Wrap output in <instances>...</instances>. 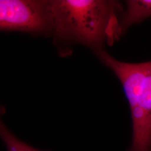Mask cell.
<instances>
[{
	"mask_svg": "<svg viewBox=\"0 0 151 151\" xmlns=\"http://www.w3.org/2000/svg\"><path fill=\"white\" fill-rule=\"evenodd\" d=\"M52 34L60 40L85 45L96 54L119 38L118 2L104 0L50 1Z\"/></svg>",
	"mask_w": 151,
	"mask_h": 151,
	"instance_id": "1",
	"label": "cell"
},
{
	"mask_svg": "<svg viewBox=\"0 0 151 151\" xmlns=\"http://www.w3.org/2000/svg\"><path fill=\"white\" fill-rule=\"evenodd\" d=\"M130 110L133 142L128 151H151V70Z\"/></svg>",
	"mask_w": 151,
	"mask_h": 151,
	"instance_id": "4",
	"label": "cell"
},
{
	"mask_svg": "<svg viewBox=\"0 0 151 151\" xmlns=\"http://www.w3.org/2000/svg\"><path fill=\"white\" fill-rule=\"evenodd\" d=\"M0 134L7 151H41L32 148L17 138L2 122L0 124Z\"/></svg>",
	"mask_w": 151,
	"mask_h": 151,
	"instance_id": "6",
	"label": "cell"
},
{
	"mask_svg": "<svg viewBox=\"0 0 151 151\" xmlns=\"http://www.w3.org/2000/svg\"><path fill=\"white\" fill-rule=\"evenodd\" d=\"M151 17V0H129L119 17V33L123 34L129 27Z\"/></svg>",
	"mask_w": 151,
	"mask_h": 151,
	"instance_id": "5",
	"label": "cell"
},
{
	"mask_svg": "<svg viewBox=\"0 0 151 151\" xmlns=\"http://www.w3.org/2000/svg\"><path fill=\"white\" fill-rule=\"evenodd\" d=\"M103 64L113 71L124 89L130 108L139 97L147 77L151 70V61L130 63L116 60L104 50L97 54Z\"/></svg>",
	"mask_w": 151,
	"mask_h": 151,
	"instance_id": "3",
	"label": "cell"
},
{
	"mask_svg": "<svg viewBox=\"0 0 151 151\" xmlns=\"http://www.w3.org/2000/svg\"><path fill=\"white\" fill-rule=\"evenodd\" d=\"M1 31L52 34L50 1L1 0Z\"/></svg>",
	"mask_w": 151,
	"mask_h": 151,
	"instance_id": "2",
	"label": "cell"
}]
</instances>
